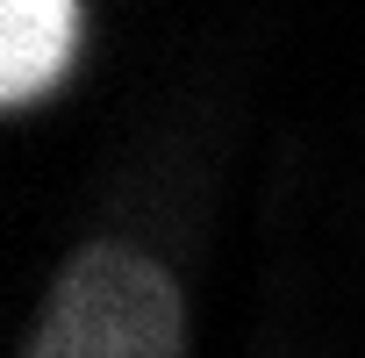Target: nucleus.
Segmentation results:
<instances>
[{"label":"nucleus","instance_id":"f257e3e1","mask_svg":"<svg viewBox=\"0 0 365 358\" xmlns=\"http://www.w3.org/2000/svg\"><path fill=\"white\" fill-rule=\"evenodd\" d=\"M15 358H187L179 272L129 237L79 244L51 272Z\"/></svg>","mask_w":365,"mask_h":358},{"label":"nucleus","instance_id":"f03ea898","mask_svg":"<svg viewBox=\"0 0 365 358\" xmlns=\"http://www.w3.org/2000/svg\"><path fill=\"white\" fill-rule=\"evenodd\" d=\"M86 44V8L72 0H8L0 8V108H36L58 93Z\"/></svg>","mask_w":365,"mask_h":358}]
</instances>
